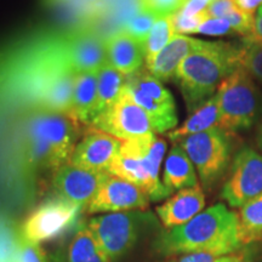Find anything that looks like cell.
<instances>
[{"label": "cell", "mask_w": 262, "mask_h": 262, "mask_svg": "<svg viewBox=\"0 0 262 262\" xmlns=\"http://www.w3.org/2000/svg\"><path fill=\"white\" fill-rule=\"evenodd\" d=\"M241 247L238 214L222 203L203 210L187 224L162 232L155 242L156 250L169 256L209 253L220 257Z\"/></svg>", "instance_id": "cell-1"}, {"label": "cell", "mask_w": 262, "mask_h": 262, "mask_svg": "<svg viewBox=\"0 0 262 262\" xmlns=\"http://www.w3.org/2000/svg\"><path fill=\"white\" fill-rule=\"evenodd\" d=\"M242 50L222 41H204L181 62L175 80L188 111H195L219 89L222 81L241 67Z\"/></svg>", "instance_id": "cell-2"}, {"label": "cell", "mask_w": 262, "mask_h": 262, "mask_svg": "<svg viewBox=\"0 0 262 262\" xmlns=\"http://www.w3.org/2000/svg\"><path fill=\"white\" fill-rule=\"evenodd\" d=\"M79 122L71 114L40 110L28 117L22 131L27 162L34 168L56 171L70 163L79 142Z\"/></svg>", "instance_id": "cell-3"}, {"label": "cell", "mask_w": 262, "mask_h": 262, "mask_svg": "<svg viewBox=\"0 0 262 262\" xmlns=\"http://www.w3.org/2000/svg\"><path fill=\"white\" fill-rule=\"evenodd\" d=\"M165 150L166 142L156 133L122 141L119 153L111 164L108 173L136 185L148 195L149 201H163L171 194L159 179Z\"/></svg>", "instance_id": "cell-4"}, {"label": "cell", "mask_w": 262, "mask_h": 262, "mask_svg": "<svg viewBox=\"0 0 262 262\" xmlns=\"http://www.w3.org/2000/svg\"><path fill=\"white\" fill-rule=\"evenodd\" d=\"M219 116L217 126L232 131L253 126L262 113V93L244 68L239 67L217 89Z\"/></svg>", "instance_id": "cell-5"}, {"label": "cell", "mask_w": 262, "mask_h": 262, "mask_svg": "<svg viewBox=\"0 0 262 262\" xmlns=\"http://www.w3.org/2000/svg\"><path fill=\"white\" fill-rule=\"evenodd\" d=\"M156 225L150 212L142 210L110 212L90 219L89 228L98 248L111 261L125 255L135 245L143 232Z\"/></svg>", "instance_id": "cell-6"}, {"label": "cell", "mask_w": 262, "mask_h": 262, "mask_svg": "<svg viewBox=\"0 0 262 262\" xmlns=\"http://www.w3.org/2000/svg\"><path fill=\"white\" fill-rule=\"evenodd\" d=\"M194 165L203 187L211 189L227 171L231 163L232 141L219 126L179 141Z\"/></svg>", "instance_id": "cell-7"}, {"label": "cell", "mask_w": 262, "mask_h": 262, "mask_svg": "<svg viewBox=\"0 0 262 262\" xmlns=\"http://www.w3.org/2000/svg\"><path fill=\"white\" fill-rule=\"evenodd\" d=\"M124 88L149 117L155 133H166L178 125L173 97L148 71H137L127 75Z\"/></svg>", "instance_id": "cell-8"}, {"label": "cell", "mask_w": 262, "mask_h": 262, "mask_svg": "<svg viewBox=\"0 0 262 262\" xmlns=\"http://www.w3.org/2000/svg\"><path fill=\"white\" fill-rule=\"evenodd\" d=\"M83 206L63 198L50 199L29 214L21 226V239L26 243L40 245L57 238L75 224Z\"/></svg>", "instance_id": "cell-9"}, {"label": "cell", "mask_w": 262, "mask_h": 262, "mask_svg": "<svg viewBox=\"0 0 262 262\" xmlns=\"http://www.w3.org/2000/svg\"><path fill=\"white\" fill-rule=\"evenodd\" d=\"M95 129L112 135L120 141L133 140L155 133L149 117L136 104L125 88L112 106L91 122Z\"/></svg>", "instance_id": "cell-10"}, {"label": "cell", "mask_w": 262, "mask_h": 262, "mask_svg": "<svg viewBox=\"0 0 262 262\" xmlns=\"http://www.w3.org/2000/svg\"><path fill=\"white\" fill-rule=\"evenodd\" d=\"M260 194H262V155L245 147L234 157L221 196L232 208H242Z\"/></svg>", "instance_id": "cell-11"}, {"label": "cell", "mask_w": 262, "mask_h": 262, "mask_svg": "<svg viewBox=\"0 0 262 262\" xmlns=\"http://www.w3.org/2000/svg\"><path fill=\"white\" fill-rule=\"evenodd\" d=\"M149 202L148 195L136 185L118 176L108 175L86 209L90 214L145 210Z\"/></svg>", "instance_id": "cell-12"}, {"label": "cell", "mask_w": 262, "mask_h": 262, "mask_svg": "<svg viewBox=\"0 0 262 262\" xmlns=\"http://www.w3.org/2000/svg\"><path fill=\"white\" fill-rule=\"evenodd\" d=\"M122 141L103 131L91 127L77 143L70 163L77 168L95 172H108L119 153Z\"/></svg>", "instance_id": "cell-13"}, {"label": "cell", "mask_w": 262, "mask_h": 262, "mask_svg": "<svg viewBox=\"0 0 262 262\" xmlns=\"http://www.w3.org/2000/svg\"><path fill=\"white\" fill-rule=\"evenodd\" d=\"M108 175V172L89 171L67 163L55 171L52 185L57 196L84 208L89 205Z\"/></svg>", "instance_id": "cell-14"}, {"label": "cell", "mask_w": 262, "mask_h": 262, "mask_svg": "<svg viewBox=\"0 0 262 262\" xmlns=\"http://www.w3.org/2000/svg\"><path fill=\"white\" fill-rule=\"evenodd\" d=\"M62 48L75 73L98 72L108 63L106 41L90 29L73 33L63 41Z\"/></svg>", "instance_id": "cell-15"}, {"label": "cell", "mask_w": 262, "mask_h": 262, "mask_svg": "<svg viewBox=\"0 0 262 262\" xmlns=\"http://www.w3.org/2000/svg\"><path fill=\"white\" fill-rule=\"evenodd\" d=\"M205 206V195L201 185L195 187L178 191L162 205L157 206L156 211L166 229H171L187 224L201 214Z\"/></svg>", "instance_id": "cell-16"}, {"label": "cell", "mask_w": 262, "mask_h": 262, "mask_svg": "<svg viewBox=\"0 0 262 262\" xmlns=\"http://www.w3.org/2000/svg\"><path fill=\"white\" fill-rule=\"evenodd\" d=\"M203 40L187 37V35L175 34L170 42L157 55L155 61L147 66V71L160 81L175 79L176 71L181 62L201 48Z\"/></svg>", "instance_id": "cell-17"}, {"label": "cell", "mask_w": 262, "mask_h": 262, "mask_svg": "<svg viewBox=\"0 0 262 262\" xmlns=\"http://www.w3.org/2000/svg\"><path fill=\"white\" fill-rule=\"evenodd\" d=\"M108 63L124 75L140 71L145 60V44L125 31L118 32L106 40Z\"/></svg>", "instance_id": "cell-18"}, {"label": "cell", "mask_w": 262, "mask_h": 262, "mask_svg": "<svg viewBox=\"0 0 262 262\" xmlns=\"http://www.w3.org/2000/svg\"><path fill=\"white\" fill-rule=\"evenodd\" d=\"M162 182L171 193L199 185L194 165L179 143L172 147L166 157Z\"/></svg>", "instance_id": "cell-19"}, {"label": "cell", "mask_w": 262, "mask_h": 262, "mask_svg": "<svg viewBox=\"0 0 262 262\" xmlns=\"http://www.w3.org/2000/svg\"><path fill=\"white\" fill-rule=\"evenodd\" d=\"M97 102V72L75 74L71 116L79 123L91 124Z\"/></svg>", "instance_id": "cell-20"}, {"label": "cell", "mask_w": 262, "mask_h": 262, "mask_svg": "<svg viewBox=\"0 0 262 262\" xmlns=\"http://www.w3.org/2000/svg\"><path fill=\"white\" fill-rule=\"evenodd\" d=\"M219 116H220V106H219V96L215 94L206 102L198 107L188 119L183 123L179 129L168 133V137L171 141H179L185 137L203 133L217 126Z\"/></svg>", "instance_id": "cell-21"}, {"label": "cell", "mask_w": 262, "mask_h": 262, "mask_svg": "<svg viewBox=\"0 0 262 262\" xmlns=\"http://www.w3.org/2000/svg\"><path fill=\"white\" fill-rule=\"evenodd\" d=\"M125 78L110 63L97 72V102L95 118L111 107L122 94ZM94 118V119H95Z\"/></svg>", "instance_id": "cell-22"}, {"label": "cell", "mask_w": 262, "mask_h": 262, "mask_svg": "<svg viewBox=\"0 0 262 262\" xmlns=\"http://www.w3.org/2000/svg\"><path fill=\"white\" fill-rule=\"evenodd\" d=\"M238 234L242 245L262 239V194L249 201L238 214Z\"/></svg>", "instance_id": "cell-23"}, {"label": "cell", "mask_w": 262, "mask_h": 262, "mask_svg": "<svg viewBox=\"0 0 262 262\" xmlns=\"http://www.w3.org/2000/svg\"><path fill=\"white\" fill-rule=\"evenodd\" d=\"M173 35L175 31H173L172 15L160 16L157 18L145 42L146 67L155 61L157 55L169 44Z\"/></svg>", "instance_id": "cell-24"}, {"label": "cell", "mask_w": 262, "mask_h": 262, "mask_svg": "<svg viewBox=\"0 0 262 262\" xmlns=\"http://www.w3.org/2000/svg\"><path fill=\"white\" fill-rule=\"evenodd\" d=\"M101 249L86 226L81 227L68 245L66 262H91Z\"/></svg>", "instance_id": "cell-25"}, {"label": "cell", "mask_w": 262, "mask_h": 262, "mask_svg": "<svg viewBox=\"0 0 262 262\" xmlns=\"http://www.w3.org/2000/svg\"><path fill=\"white\" fill-rule=\"evenodd\" d=\"M241 50V67L262 83V41L245 38Z\"/></svg>", "instance_id": "cell-26"}, {"label": "cell", "mask_w": 262, "mask_h": 262, "mask_svg": "<svg viewBox=\"0 0 262 262\" xmlns=\"http://www.w3.org/2000/svg\"><path fill=\"white\" fill-rule=\"evenodd\" d=\"M158 17L160 16L147 11V10L140 9V11H137L135 15H133L127 19L126 24L124 25V31L129 33L131 37L145 44L150 29H152Z\"/></svg>", "instance_id": "cell-27"}, {"label": "cell", "mask_w": 262, "mask_h": 262, "mask_svg": "<svg viewBox=\"0 0 262 262\" xmlns=\"http://www.w3.org/2000/svg\"><path fill=\"white\" fill-rule=\"evenodd\" d=\"M21 244V235L16 234L5 222H0V262H16Z\"/></svg>", "instance_id": "cell-28"}, {"label": "cell", "mask_w": 262, "mask_h": 262, "mask_svg": "<svg viewBox=\"0 0 262 262\" xmlns=\"http://www.w3.org/2000/svg\"><path fill=\"white\" fill-rule=\"evenodd\" d=\"M208 15L205 11H203L202 14L192 16H183L180 12H175L172 14V24H173V31L175 34H195L198 31L199 26H201L205 19H208Z\"/></svg>", "instance_id": "cell-29"}, {"label": "cell", "mask_w": 262, "mask_h": 262, "mask_svg": "<svg viewBox=\"0 0 262 262\" xmlns=\"http://www.w3.org/2000/svg\"><path fill=\"white\" fill-rule=\"evenodd\" d=\"M186 0H139L140 9L158 16H168L178 12Z\"/></svg>", "instance_id": "cell-30"}, {"label": "cell", "mask_w": 262, "mask_h": 262, "mask_svg": "<svg viewBox=\"0 0 262 262\" xmlns=\"http://www.w3.org/2000/svg\"><path fill=\"white\" fill-rule=\"evenodd\" d=\"M225 18L229 22L233 32H237L239 34H244L245 37H249L251 32H253L255 24L254 15H249L247 12L242 11L237 6Z\"/></svg>", "instance_id": "cell-31"}, {"label": "cell", "mask_w": 262, "mask_h": 262, "mask_svg": "<svg viewBox=\"0 0 262 262\" xmlns=\"http://www.w3.org/2000/svg\"><path fill=\"white\" fill-rule=\"evenodd\" d=\"M233 32L231 25L226 18H208L199 26L196 33L211 37H221V35L231 34Z\"/></svg>", "instance_id": "cell-32"}, {"label": "cell", "mask_w": 262, "mask_h": 262, "mask_svg": "<svg viewBox=\"0 0 262 262\" xmlns=\"http://www.w3.org/2000/svg\"><path fill=\"white\" fill-rule=\"evenodd\" d=\"M16 262H51L44 249L38 244L26 243L22 241Z\"/></svg>", "instance_id": "cell-33"}, {"label": "cell", "mask_w": 262, "mask_h": 262, "mask_svg": "<svg viewBox=\"0 0 262 262\" xmlns=\"http://www.w3.org/2000/svg\"><path fill=\"white\" fill-rule=\"evenodd\" d=\"M234 8V0H210L205 12L209 18H225Z\"/></svg>", "instance_id": "cell-34"}, {"label": "cell", "mask_w": 262, "mask_h": 262, "mask_svg": "<svg viewBox=\"0 0 262 262\" xmlns=\"http://www.w3.org/2000/svg\"><path fill=\"white\" fill-rule=\"evenodd\" d=\"M209 3H210V0H186V3L178 12L183 16L192 17V16H196L205 11Z\"/></svg>", "instance_id": "cell-35"}, {"label": "cell", "mask_w": 262, "mask_h": 262, "mask_svg": "<svg viewBox=\"0 0 262 262\" xmlns=\"http://www.w3.org/2000/svg\"><path fill=\"white\" fill-rule=\"evenodd\" d=\"M216 258L217 256L209 253H192L183 254L172 262H215Z\"/></svg>", "instance_id": "cell-36"}, {"label": "cell", "mask_w": 262, "mask_h": 262, "mask_svg": "<svg viewBox=\"0 0 262 262\" xmlns=\"http://www.w3.org/2000/svg\"><path fill=\"white\" fill-rule=\"evenodd\" d=\"M235 6L249 15H254L258 6L262 5V0H234Z\"/></svg>", "instance_id": "cell-37"}, {"label": "cell", "mask_w": 262, "mask_h": 262, "mask_svg": "<svg viewBox=\"0 0 262 262\" xmlns=\"http://www.w3.org/2000/svg\"><path fill=\"white\" fill-rule=\"evenodd\" d=\"M245 38L262 41V6L260 9H258L256 17H255V24H254L253 32H251V34L249 35V37H245Z\"/></svg>", "instance_id": "cell-38"}, {"label": "cell", "mask_w": 262, "mask_h": 262, "mask_svg": "<svg viewBox=\"0 0 262 262\" xmlns=\"http://www.w3.org/2000/svg\"><path fill=\"white\" fill-rule=\"evenodd\" d=\"M215 262H244L243 258L238 255H233V254H229V255H225V256H220L216 258Z\"/></svg>", "instance_id": "cell-39"}, {"label": "cell", "mask_w": 262, "mask_h": 262, "mask_svg": "<svg viewBox=\"0 0 262 262\" xmlns=\"http://www.w3.org/2000/svg\"><path fill=\"white\" fill-rule=\"evenodd\" d=\"M256 145L258 148L262 150V122L257 127V134H256Z\"/></svg>", "instance_id": "cell-40"}]
</instances>
